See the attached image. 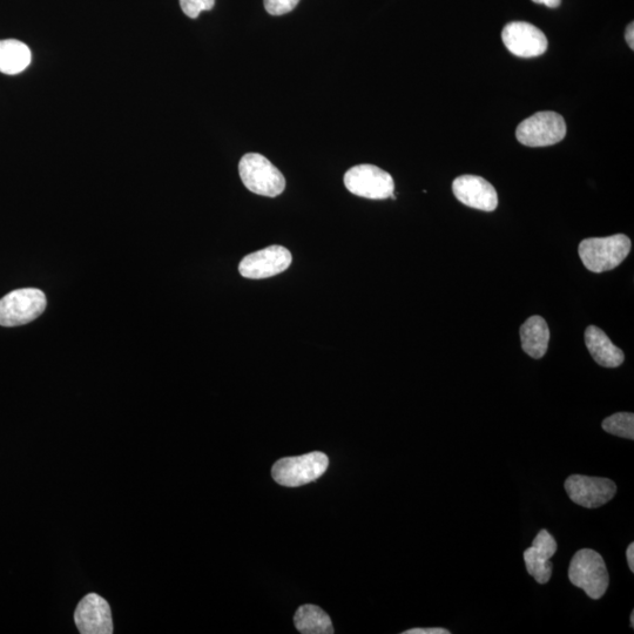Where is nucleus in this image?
Here are the masks:
<instances>
[{"mask_svg":"<svg viewBox=\"0 0 634 634\" xmlns=\"http://www.w3.org/2000/svg\"><path fill=\"white\" fill-rule=\"evenodd\" d=\"M631 627H634V612L631 613Z\"/></svg>","mask_w":634,"mask_h":634,"instance_id":"393cba45","label":"nucleus"},{"mask_svg":"<svg viewBox=\"0 0 634 634\" xmlns=\"http://www.w3.org/2000/svg\"><path fill=\"white\" fill-rule=\"evenodd\" d=\"M453 191L457 200L465 206L484 212H494L498 206L495 187L477 175L458 177L454 181Z\"/></svg>","mask_w":634,"mask_h":634,"instance_id":"f8f14e48","label":"nucleus"},{"mask_svg":"<svg viewBox=\"0 0 634 634\" xmlns=\"http://www.w3.org/2000/svg\"><path fill=\"white\" fill-rule=\"evenodd\" d=\"M296 629L303 634H333L332 619L319 606L303 605L295 613Z\"/></svg>","mask_w":634,"mask_h":634,"instance_id":"f3484780","label":"nucleus"},{"mask_svg":"<svg viewBox=\"0 0 634 634\" xmlns=\"http://www.w3.org/2000/svg\"><path fill=\"white\" fill-rule=\"evenodd\" d=\"M585 343L593 360L604 368H617L622 366L625 355L622 349L613 345L609 336L602 329L590 326L585 332Z\"/></svg>","mask_w":634,"mask_h":634,"instance_id":"4468645a","label":"nucleus"},{"mask_svg":"<svg viewBox=\"0 0 634 634\" xmlns=\"http://www.w3.org/2000/svg\"><path fill=\"white\" fill-rule=\"evenodd\" d=\"M566 494L573 503L586 509H597L612 501L617 485L609 478L572 475L565 482Z\"/></svg>","mask_w":634,"mask_h":634,"instance_id":"6e6552de","label":"nucleus"},{"mask_svg":"<svg viewBox=\"0 0 634 634\" xmlns=\"http://www.w3.org/2000/svg\"><path fill=\"white\" fill-rule=\"evenodd\" d=\"M345 185L356 197L370 200L391 198L395 191L393 177L374 165H359L345 174Z\"/></svg>","mask_w":634,"mask_h":634,"instance_id":"0eeeda50","label":"nucleus"},{"mask_svg":"<svg viewBox=\"0 0 634 634\" xmlns=\"http://www.w3.org/2000/svg\"><path fill=\"white\" fill-rule=\"evenodd\" d=\"M626 558L627 563H629V568L632 572H634V544L631 543L629 548L626 550Z\"/></svg>","mask_w":634,"mask_h":634,"instance_id":"5701e85b","label":"nucleus"},{"mask_svg":"<svg viewBox=\"0 0 634 634\" xmlns=\"http://www.w3.org/2000/svg\"><path fill=\"white\" fill-rule=\"evenodd\" d=\"M631 240L624 234L590 238L580 242L578 253L584 266L593 273L612 271L622 265L631 252Z\"/></svg>","mask_w":634,"mask_h":634,"instance_id":"f257e3e1","label":"nucleus"},{"mask_svg":"<svg viewBox=\"0 0 634 634\" xmlns=\"http://www.w3.org/2000/svg\"><path fill=\"white\" fill-rule=\"evenodd\" d=\"M46 306V296L40 289L13 290L3 299H0V326L28 325L45 312Z\"/></svg>","mask_w":634,"mask_h":634,"instance_id":"39448f33","label":"nucleus"},{"mask_svg":"<svg viewBox=\"0 0 634 634\" xmlns=\"http://www.w3.org/2000/svg\"><path fill=\"white\" fill-rule=\"evenodd\" d=\"M625 39H626L627 45L630 46V49L634 50V24L633 23H630L629 26H627Z\"/></svg>","mask_w":634,"mask_h":634,"instance_id":"4be33fe9","label":"nucleus"},{"mask_svg":"<svg viewBox=\"0 0 634 634\" xmlns=\"http://www.w3.org/2000/svg\"><path fill=\"white\" fill-rule=\"evenodd\" d=\"M239 173L247 190L262 197L275 198L285 191L286 179L271 161L258 153L242 157Z\"/></svg>","mask_w":634,"mask_h":634,"instance_id":"7ed1b4c3","label":"nucleus"},{"mask_svg":"<svg viewBox=\"0 0 634 634\" xmlns=\"http://www.w3.org/2000/svg\"><path fill=\"white\" fill-rule=\"evenodd\" d=\"M404 634H450L449 630L441 629V627H435V629H413Z\"/></svg>","mask_w":634,"mask_h":634,"instance_id":"412c9836","label":"nucleus"},{"mask_svg":"<svg viewBox=\"0 0 634 634\" xmlns=\"http://www.w3.org/2000/svg\"><path fill=\"white\" fill-rule=\"evenodd\" d=\"M505 47L517 57L535 58L548 50V38L535 25L512 22L502 32Z\"/></svg>","mask_w":634,"mask_h":634,"instance_id":"9d476101","label":"nucleus"},{"mask_svg":"<svg viewBox=\"0 0 634 634\" xmlns=\"http://www.w3.org/2000/svg\"><path fill=\"white\" fill-rule=\"evenodd\" d=\"M329 460L323 453L282 458L273 465L274 481L282 487L298 488L319 480L328 469Z\"/></svg>","mask_w":634,"mask_h":634,"instance_id":"20e7f679","label":"nucleus"},{"mask_svg":"<svg viewBox=\"0 0 634 634\" xmlns=\"http://www.w3.org/2000/svg\"><path fill=\"white\" fill-rule=\"evenodd\" d=\"M292 261V253L287 248L275 245L245 256L240 262L239 272L246 279L273 278L287 271Z\"/></svg>","mask_w":634,"mask_h":634,"instance_id":"1a4fd4ad","label":"nucleus"},{"mask_svg":"<svg viewBox=\"0 0 634 634\" xmlns=\"http://www.w3.org/2000/svg\"><path fill=\"white\" fill-rule=\"evenodd\" d=\"M569 579L573 585L595 600L605 595L610 584L609 571L603 557L591 549L580 550L573 556Z\"/></svg>","mask_w":634,"mask_h":634,"instance_id":"f03ea898","label":"nucleus"},{"mask_svg":"<svg viewBox=\"0 0 634 634\" xmlns=\"http://www.w3.org/2000/svg\"><path fill=\"white\" fill-rule=\"evenodd\" d=\"M30 47L16 39L0 40V72L9 74L22 73L31 64Z\"/></svg>","mask_w":634,"mask_h":634,"instance_id":"dca6fc26","label":"nucleus"},{"mask_svg":"<svg viewBox=\"0 0 634 634\" xmlns=\"http://www.w3.org/2000/svg\"><path fill=\"white\" fill-rule=\"evenodd\" d=\"M607 434L634 440V415L632 413H617L605 418L602 423Z\"/></svg>","mask_w":634,"mask_h":634,"instance_id":"a211bd4d","label":"nucleus"},{"mask_svg":"<svg viewBox=\"0 0 634 634\" xmlns=\"http://www.w3.org/2000/svg\"><path fill=\"white\" fill-rule=\"evenodd\" d=\"M215 0H180L181 10L190 18H198L201 12L211 11Z\"/></svg>","mask_w":634,"mask_h":634,"instance_id":"6ab92c4d","label":"nucleus"},{"mask_svg":"<svg viewBox=\"0 0 634 634\" xmlns=\"http://www.w3.org/2000/svg\"><path fill=\"white\" fill-rule=\"evenodd\" d=\"M74 622L82 634H112L113 619L109 602L97 593H90L80 600Z\"/></svg>","mask_w":634,"mask_h":634,"instance_id":"9b49d317","label":"nucleus"},{"mask_svg":"<svg viewBox=\"0 0 634 634\" xmlns=\"http://www.w3.org/2000/svg\"><path fill=\"white\" fill-rule=\"evenodd\" d=\"M522 347L532 359H542L548 352L550 329L542 316H531L521 327Z\"/></svg>","mask_w":634,"mask_h":634,"instance_id":"2eb2a0df","label":"nucleus"},{"mask_svg":"<svg viewBox=\"0 0 634 634\" xmlns=\"http://www.w3.org/2000/svg\"><path fill=\"white\" fill-rule=\"evenodd\" d=\"M557 552V542L548 530H541L534 543L524 552V562L529 575L539 584H548L552 577L553 565L550 559Z\"/></svg>","mask_w":634,"mask_h":634,"instance_id":"ddd939ff","label":"nucleus"},{"mask_svg":"<svg viewBox=\"0 0 634 634\" xmlns=\"http://www.w3.org/2000/svg\"><path fill=\"white\" fill-rule=\"evenodd\" d=\"M300 0H263L266 11L272 16H283L292 12Z\"/></svg>","mask_w":634,"mask_h":634,"instance_id":"aec40b11","label":"nucleus"},{"mask_svg":"<svg viewBox=\"0 0 634 634\" xmlns=\"http://www.w3.org/2000/svg\"><path fill=\"white\" fill-rule=\"evenodd\" d=\"M532 2L548 6L550 9H556L561 5L562 0H532Z\"/></svg>","mask_w":634,"mask_h":634,"instance_id":"b1692460","label":"nucleus"},{"mask_svg":"<svg viewBox=\"0 0 634 634\" xmlns=\"http://www.w3.org/2000/svg\"><path fill=\"white\" fill-rule=\"evenodd\" d=\"M566 136V124L561 114L538 112L519 124L516 137L528 147H546L561 143Z\"/></svg>","mask_w":634,"mask_h":634,"instance_id":"423d86ee","label":"nucleus"}]
</instances>
